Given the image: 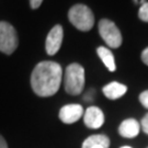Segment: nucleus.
<instances>
[{
  "instance_id": "nucleus-1",
  "label": "nucleus",
  "mask_w": 148,
  "mask_h": 148,
  "mask_svg": "<svg viewBox=\"0 0 148 148\" xmlns=\"http://www.w3.org/2000/svg\"><path fill=\"white\" fill-rule=\"evenodd\" d=\"M63 80V69L55 62H41L31 75V86L38 97H52L59 90Z\"/></svg>"
},
{
  "instance_id": "nucleus-2",
  "label": "nucleus",
  "mask_w": 148,
  "mask_h": 148,
  "mask_svg": "<svg viewBox=\"0 0 148 148\" xmlns=\"http://www.w3.org/2000/svg\"><path fill=\"white\" fill-rule=\"evenodd\" d=\"M65 91L71 95H78L85 87V69L79 64H70L64 77Z\"/></svg>"
},
{
  "instance_id": "nucleus-3",
  "label": "nucleus",
  "mask_w": 148,
  "mask_h": 148,
  "mask_svg": "<svg viewBox=\"0 0 148 148\" xmlns=\"http://www.w3.org/2000/svg\"><path fill=\"white\" fill-rule=\"evenodd\" d=\"M68 19L75 27L82 32L91 30L95 24V16L92 11L85 5H76L70 8Z\"/></svg>"
},
{
  "instance_id": "nucleus-4",
  "label": "nucleus",
  "mask_w": 148,
  "mask_h": 148,
  "mask_svg": "<svg viewBox=\"0 0 148 148\" xmlns=\"http://www.w3.org/2000/svg\"><path fill=\"white\" fill-rule=\"evenodd\" d=\"M18 44L19 38L16 29L8 22H0V52L7 55H11L14 53Z\"/></svg>"
},
{
  "instance_id": "nucleus-5",
  "label": "nucleus",
  "mask_w": 148,
  "mask_h": 148,
  "mask_svg": "<svg viewBox=\"0 0 148 148\" xmlns=\"http://www.w3.org/2000/svg\"><path fill=\"white\" fill-rule=\"evenodd\" d=\"M99 33L109 47L117 48L121 46V32L112 21L108 20V19H102L99 22Z\"/></svg>"
},
{
  "instance_id": "nucleus-6",
  "label": "nucleus",
  "mask_w": 148,
  "mask_h": 148,
  "mask_svg": "<svg viewBox=\"0 0 148 148\" xmlns=\"http://www.w3.org/2000/svg\"><path fill=\"white\" fill-rule=\"evenodd\" d=\"M64 37V31L62 25H55V27L49 31L47 37H46V43H45V48L46 53L51 56H53L59 51L62 46Z\"/></svg>"
},
{
  "instance_id": "nucleus-7",
  "label": "nucleus",
  "mask_w": 148,
  "mask_h": 148,
  "mask_svg": "<svg viewBox=\"0 0 148 148\" xmlns=\"http://www.w3.org/2000/svg\"><path fill=\"white\" fill-rule=\"evenodd\" d=\"M84 115V108L80 104H67L59 111V119L65 124H73Z\"/></svg>"
},
{
  "instance_id": "nucleus-8",
  "label": "nucleus",
  "mask_w": 148,
  "mask_h": 148,
  "mask_svg": "<svg viewBox=\"0 0 148 148\" xmlns=\"http://www.w3.org/2000/svg\"><path fill=\"white\" fill-rule=\"evenodd\" d=\"M84 122H85L86 126L89 128H92V130L100 128L104 123L103 112L98 106H89L85 112Z\"/></svg>"
},
{
  "instance_id": "nucleus-9",
  "label": "nucleus",
  "mask_w": 148,
  "mask_h": 148,
  "mask_svg": "<svg viewBox=\"0 0 148 148\" xmlns=\"http://www.w3.org/2000/svg\"><path fill=\"white\" fill-rule=\"evenodd\" d=\"M139 124L134 119H127L121 123L119 127V133L124 138H134L139 134Z\"/></svg>"
},
{
  "instance_id": "nucleus-10",
  "label": "nucleus",
  "mask_w": 148,
  "mask_h": 148,
  "mask_svg": "<svg viewBox=\"0 0 148 148\" xmlns=\"http://www.w3.org/2000/svg\"><path fill=\"white\" fill-rule=\"evenodd\" d=\"M103 91V95H106L108 99L110 100H116L119 98H121L123 95L126 93L127 88L126 86L122 85L120 82H116V81H113V82H110L102 89Z\"/></svg>"
},
{
  "instance_id": "nucleus-11",
  "label": "nucleus",
  "mask_w": 148,
  "mask_h": 148,
  "mask_svg": "<svg viewBox=\"0 0 148 148\" xmlns=\"http://www.w3.org/2000/svg\"><path fill=\"white\" fill-rule=\"evenodd\" d=\"M110 139L106 135H92L82 143V148H109Z\"/></svg>"
},
{
  "instance_id": "nucleus-12",
  "label": "nucleus",
  "mask_w": 148,
  "mask_h": 148,
  "mask_svg": "<svg viewBox=\"0 0 148 148\" xmlns=\"http://www.w3.org/2000/svg\"><path fill=\"white\" fill-rule=\"evenodd\" d=\"M98 52V55L101 58V60L103 62V64L106 65V67L110 71H114L116 69V66H115V60H114V56L112 52L106 47H103V46H100L97 49Z\"/></svg>"
},
{
  "instance_id": "nucleus-13",
  "label": "nucleus",
  "mask_w": 148,
  "mask_h": 148,
  "mask_svg": "<svg viewBox=\"0 0 148 148\" xmlns=\"http://www.w3.org/2000/svg\"><path fill=\"white\" fill-rule=\"evenodd\" d=\"M138 16L139 19L144 22H148V2H145L138 11Z\"/></svg>"
},
{
  "instance_id": "nucleus-14",
  "label": "nucleus",
  "mask_w": 148,
  "mask_h": 148,
  "mask_svg": "<svg viewBox=\"0 0 148 148\" xmlns=\"http://www.w3.org/2000/svg\"><path fill=\"white\" fill-rule=\"evenodd\" d=\"M139 101H140V103L143 104V106H145L146 109H148V90L144 91V92H142V93L139 95Z\"/></svg>"
},
{
  "instance_id": "nucleus-15",
  "label": "nucleus",
  "mask_w": 148,
  "mask_h": 148,
  "mask_svg": "<svg viewBox=\"0 0 148 148\" xmlns=\"http://www.w3.org/2000/svg\"><path fill=\"white\" fill-rule=\"evenodd\" d=\"M142 128H143L144 132L148 135V113L143 117V120H142Z\"/></svg>"
},
{
  "instance_id": "nucleus-16",
  "label": "nucleus",
  "mask_w": 148,
  "mask_h": 148,
  "mask_svg": "<svg viewBox=\"0 0 148 148\" xmlns=\"http://www.w3.org/2000/svg\"><path fill=\"white\" fill-rule=\"evenodd\" d=\"M43 0H30V5L32 9H37L40 5H42Z\"/></svg>"
},
{
  "instance_id": "nucleus-17",
  "label": "nucleus",
  "mask_w": 148,
  "mask_h": 148,
  "mask_svg": "<svg viewBox=\"0 0 148 148\" xmlns=\"http://www.w3.org/2000/svg\"><path fill=\"white\" fill-rule=\"evenodd\" d=\"M142 60H143V63L145 65L148 66V47L145 48L143 51V53H142Z\"/></svg>"
},
{
  "instance_id": "nucleus-18",
  "label": "nucleus",
  "mask_w": 148,
  "mask_h": 148,
  "mask_svg": "<svg viewBox=\"0 0 148 148\" xmlns=\"http://www.w3.org/2000/svg\"><path fill=\"white\" fill-rule=\"evenodd\" d=\"M0 148H8V145H7V142L5 139L1 135H0Z\"/></svg>"
},
{
  "instance_id": "nucleus-19",
  "label": "nucleus",
  "mask_w": 148,
  "mask_h": 148,
  "mask_svg": "<svg viewBox=\"0 0 148 148\" xmlns=\"http://www.w3.org/2000/svg\"><path fill=\"white\" fill-rule=\"evenodd\" d=\"M121 148H132V147H130V146H123V147Z\"/></svg>"
}]
</instances>
